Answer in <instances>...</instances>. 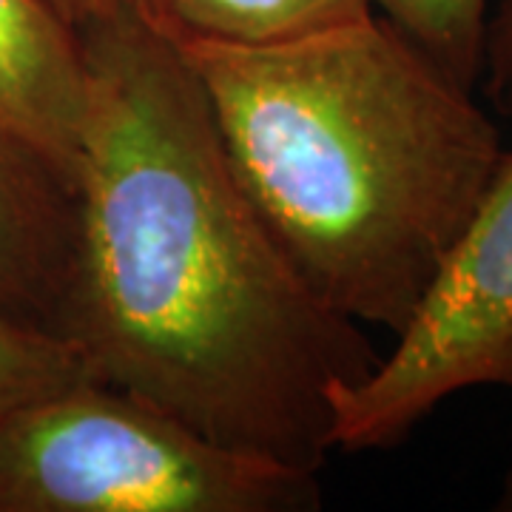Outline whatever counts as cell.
Masks as SVG:
<instances>
[{
  "instance_id": "cell-1",
  "label": "cell",
  "mask_w": 512,
  "mask_h": 512,
  "mask_svg": "<svg viewBox=\"0 0 512 512\" xmlns=\"http://www.w3.org/2000/svg\"><path fill=\"white\" fill-rule=\"evenodd\" d=\"M63 339L205 439L322 473L333 396L382 356L305 285L225 157L180 43L128 0L80 26Z\"/></svg>"
},
{
  "instance_id": "cell-2",
  "label": "cell",
  "mask_w": 512,
  "mask_h": 512,
  "mask_svg": "<svg viewBox=\"0 0 512 512\" xmlns=\"http://www.w3.org/2000/svg\"><path fill=\"white\" fill-rule=\"evenodd\" d=\"M177 43L305 285L356 325L402 333L501 160L473 92L379 12L265 46Z\"/></svg>"
},
{
  "instance_id": "cell-3",
  "label": "cell",
  "mask_w": 512,
  "mask_h": 512,
  "mask_svg": "<svg viewBox=\"0 0 512 512\" xmlns=\"http://www.w3.org/2000/svg\"><path fill=\"white\" fill-rule=\"evenodd\" d=\"M319 473L205 439L86 376L0 419V512H313Z\"/></svg>"
},
{
  "instance_id": "cell-4",
  "label": "cell",
  "mask_w": 512,
  "mask_h": 512,
  "mask_svg": "<svg viewBox=\"0 0 512 512\" xmlns=\"http://www.w3.org/2000/svg\"><path fill=\"white\" fill-rule=\"evenodd\" d=\"M473 387L512 390V154H501L393 353L333 396V447H396L441 402Z\"/></svg>"
},
{
  "instance_id": "cell-5",
  "label": "cell",
  "mask_w": 512,
  "mask_h": 512,
  "mask_svg": "<svg viewBox=\"0 0 512 512\" xmlns=\"http://www.w3.org/2000/svg\"><path fill=\"white\" fill-rule=\"evenodd\" d=\"M83 37L49 0H0V134L72 185L86 120Z\"/></svg>"
},
{
  "instance_id": "cell-6",
  "label": "cell",
  "mask_w": 512,
  "mask_h": 512,
  "mask_svg": "<svg viewBox=\"0 0 512 512\" xmlns=\"http://www.w3.org/2000/svg\"><path fill=\"white\" fill-rule=\"evenodd\" d=\"M74 228L72 185L0 134V316L63 336Z\"/></svg>"
},
{
  "instance_id": "cell-7",
  "label": "cell",
  "mask_w": 512,
  "mask_h": 512,
  "mask_svg": "<svg viewBox=\"0 0 512 512\" xmlns=\"http://www.w3.org/2000/svg\"><path fill=\"white\" fill-rule=\"evenodd\" d=\"M183 43L265 46L373 15L370 0H134Z\"/></svg>"
},
{
  "instance_id": "cell-8",
  "label": "cell",
  "mask_w": 512,
  "mask_h": 512,
  "mask_svg": "<svg viewBox=\"0 0 512 512\" xmlns=\"http://www.w3.org/2000/svg\"><path fill=\"white\" fill-rule=\"evenodd\" d=\"M373 9L402 29L464 89H476L481 74L484 29L490 0H370Z\"/></svg>"
},
{
  "instance_id": "cell-9",
  "label": "cell",
  "mask_w": 512,
  "mask_h": 512,
  "mask_svg": "<svg viewBox=\"0 0 512 512\" xmlns=\"http://www.w3.org/2000/svg\"><path fill=\"white\" fill-rule=\"evenodd\" d=\"M86 376L92 370L69 339L0 316V419Z\"/></svg>"
},
{
  "instance_id": "cell-10",
  "label": "cell",
  "mask_w": 512,
  "mask_h": 512,
  "mask_svg": "<svg viewBox=\"0 0 512 512\" xmlns=\"http://www.w3.org/2000/svg\"><path fill=\"white\" fill-rule=\"evenodd\" d=\"M478 80L495 111L512 117V0H498L487 18Z\"/></svg>"
},
{
  "instance_id": "cell-11",
  "label": "cell",
  "mask_w": 512,
  "mask_h": 512,
  "mask_svg": "<svg viewBox=\"0 0 512 512\" xmlns=\"http://www.w3.org/2000/svg\"><path fill=\"white\" fill-rule=\"evenodd\" d=\"M49 3L72 23L74 29H80V26H86V23L103 18V15L114 12V9H120L128 0H49Z\"/></svg>"
},
{
  "instance_id": "cell-12",
  "label": "cell",
  "mask_w": 512,
  "mask_h": 512,
  "mask_svg": "<svg viewBox=\"0 0 512 512\" xmlns=\"http://www.w3.org/2000/svg\"><path fill=\"white\" fill-rule=\"evenodd\" d=\"M495 507L504 512H512V467L507 470V476H504V484H501V493H498V504Z\"/></svg>"
}]
</instances>
